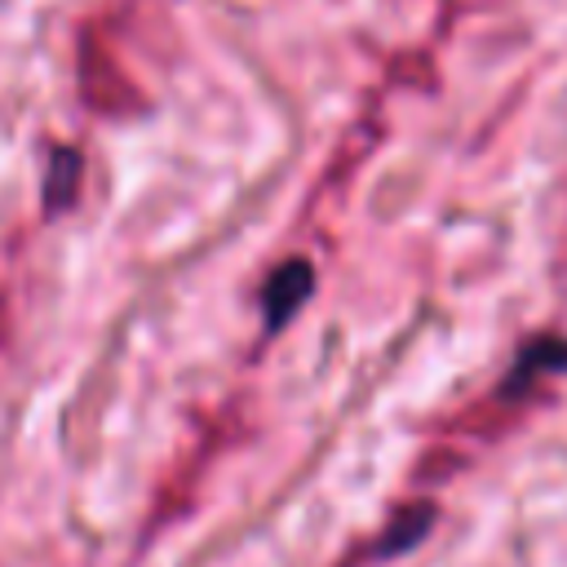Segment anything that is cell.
<instances>
[{"label": "cell", "instance_id": "cell-1", "mask_svg": "<svg viewBox=\"0 0 567 567\" xmlns=\"http://www.w3.org/2000/svg\"><path fill=\"white\" fill-rule=\"evenodd\" d=\"M306 297H310V266L306 261L279 266L270 275V284H266V319H270V328H279Z\"/></svg>", "mask_w": 567, "mask_h": 567}]
</instances>
